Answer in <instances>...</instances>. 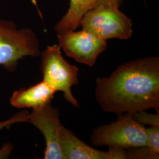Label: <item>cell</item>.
I'll return each mask as SVG.
<instances>
[{
  "instance_id": "obj_1",
  "label": "cell",
  "mask_w": 159,
  "mask_h": 159,
  "mask_svg": "<svg viewBox=\"0 0 159 159\" xmlns=\"http://www.w3.org/2000/svg\"><path fill=\"white\" fill-rule=\"evenodd\" d=\"M95 96L105 112L134 114L150 108L159 111V57L123 64L108 77L97 78Z\"/></svg>"
},
{
  "instance_id": "obj_2",
  "label": "cell",
  "mask_w": 159,
  "mask_h": 159,
  "mask_svg": "<svg viewBox=\"0 0 159 159\" xmlns=\"http://www.w3.org/2000/svg\"><path fill=\"white\" fill-rule=\"evenodd\" d=\"M41 52L40 41L32 29L19 28L14 21L0 18V65L14 72L20 60L39 57Z\"/></svg>"
},
{
  "instance_id": "obj_3",
  "label": "cell",
  "mask_w": 159,
  "mask_h": 159,
  "mask_svg": "<svg viewBox=\"0 0 159 159\" xmlns=\"http://www.w3.org/2000/svg\"><path fill=\"white\" fill-rule=\"evenodd\" d=\"M122 2L112 0L86 12L80 26L103 40H128L133 33L132 20L120 10Z\"/></svg>"
},
{
  "instance_id": "obj_4",
  "label": "cell",
  "mask_w": 159,
  "mask_h": 159,
  "mask_svg": "<svg viewBox=\"0 0 159 159\" xmlns=\"http://www.w3.org/2000/svg\"><path fill=\"white\" fill-rule=\"evenodd\" d=\"M90 140L94 146L124 150L144 147L147 142L146 128L134 119L133 114H120L115 121L94 130Z\"/></svg>"
},
{
  "instance_id": "obj_5",
  "label": "cell",
  "mask_w": 159,
  "mask_h": 159,
  "mask_svg": "<svg viewBox=\"0 0 159 159\" xmlns=\"http://www.w3.org/2000/svg\"><path fill=\"white\" fill-rule=\"evenodd\" d=\"M40 56L43 80L56 92L63 93L67 102L75 107H79L77 100L71 91V88L79 83V68L70 64L63 57L58 44L47 47Z\"/></svg>"
},
{
  "instance_id": "obj_6",
  "label": "cell",
  "mask_w": 159,
  "mask_h": 159,
  "mask_svg": "<svg viewBox=\"0 0 159 159\" xmlns=\"http://www.w3.org/2000/svg\"><path fill=\"white\" fill-rule=\"evenodd\" d=\"M58 45L65 54L78 63L93 67L107 47L103 40L86 30L68 31L57 34Z\"/></svg>"
},
{
  "instance_id": "obj_7",
  "label": "cell",
  "mask_w": 159,
  "mask_h": 159,
  "mask_svg": "<svg viewBox=\"0 0 159 159\" xmlns=\"http://www.w3.org/2000/svg\"><path fill=\"white\" fill-rule=\"evenodd\" d=\"M28 123L36 127L46 140L44 159H64L61 148V131L63 125L60 119L59 110L50 104L33 110L29 113Z\"/></svg>"
},
{
  "instance_id": "obj_8",
  "label": "cell",
  "mask_w": 159,
  "mask_h": 159,
  "mask_svg": "<svg viewBox=\"0 0 159 159\" xmlns=\"http://www.w3.org/2000/svg\"><path fill=\"white\" fill-rule=\"evenodd\" d=\"M61 148L64 159H127L125 150L117 148H109L107 152L97 150L64 126L61 131Z\"/></svg>"
},
{
  "instance_id": "obj_9",
  "label": "cell",
  "mask_w": 159,
  "mask_h": 159,
  "mask_svg": "<svg viewBox=\"0 0 159 159\" xmlns=\"http://www.w3.org/2000/svg\"><path fill=\"white\" fill-rule=\"evenodd\" d=\"M56 93L50 85L42 80L28 89L14 91L10 98V102L16 108L37 110L50 104Z\"/></svg>"
},
{
  "instance_id": "obj_10",
  "label": "cell",
  "mask_w": 159,
  "mask_h": 159,
  "mask_svg": "<svg viewBox=\"0 0 159 159\" xmlns=\"http://www.w3.org/2000/svg\"><path fill=\"white\" fill-rule=\"evenodd\" d=\"M109 1L112 0H70L68 10L56 24L54 31L60 34L75 30L80 26L81 18L86 12Z\"/></svg>"
},
{
  "instance_id": "obj_11",
  "label": "cell",
  "mask_w": 159,
  "mask_h": 159,
  "mask_svg": "<svg viewBox=\"0 0 159 159\" xmlns=\"http://www.w3.org/2000/svg\"><path fill=\"white\" fill-rule=\"evenodd\" d=\"M125 151L127 159H159V154L154 153L146 146L129 148Z\"/></svg>"
},
{
  "instance_id": "obj_12",
  "label": "cell",
  "mask_w": 159,
  "mask_h": 159,
  "mask_svg": "<svg viewBox=\"0 0 159 159\" xmlns=\"http://www.w3.org/2000/svg\"><path fill=\"white\" fill-rule=\"evenodd\" d=\"M148 147L154 153L159 154V126H151L146 129Z\"/></svg>"
},
{
  "instance_id": "obj_13",
  "label": "cell",
  "mask_w": 159,
  "mask_h": 159,
  "mask_svg": "<svg viewBox=\"0 0 159 159\" xmlns=\"http://www.w3.org/2000/svg\"><path fill=\"white\" fill-rule=\"evenodd\" d=\"M134 119L142 125H148L151 126H159V114L148 113L146 110H142L133 114Z\"/></svg>"
},
{
  "instance_id": "obj_14",
  "label": "cell",
  "mask_w": 159,
  "mask_h": 159,
  "mask_svg": "<svg viewBox=\"0 0 159 159\" xmlns=\"http://www.w3.org/2000/svg\"><path fill=\"white\" fill-rule=\"evenodd\" d=\"M30 113L26 110L21 111L8 119L0 121V131L4 128H7L11 125L19 123H28V117Z\"/></svg>"
},
{
  "instance_id": "obj_15",
  "label": "cell",
  "mask_w": 159,
  "mask_h": 159,
  "mask_svg": "<svg viewBox=\"0 0 159 159\" xmlns=\"http://www.w3.org/2000/svg\"><path fill=\"white\" fill-rule=\"evenodd\" d=\"M12 148L10 144H6L4 147L0 150V158H7L11 153Z\"/></svg>"
}]
</instances>
